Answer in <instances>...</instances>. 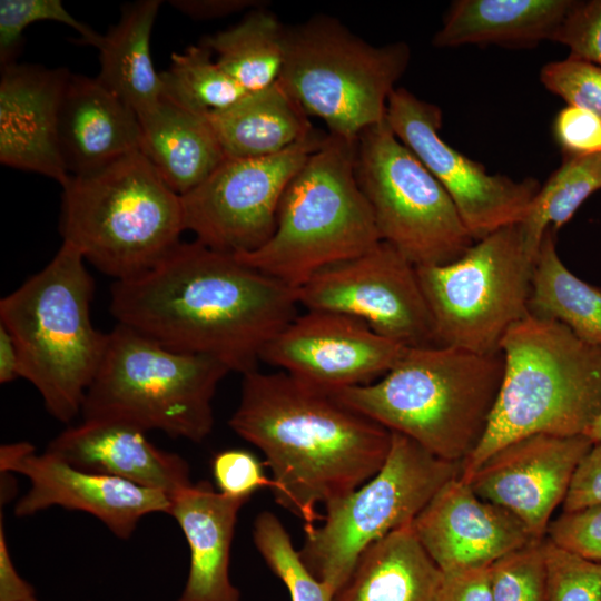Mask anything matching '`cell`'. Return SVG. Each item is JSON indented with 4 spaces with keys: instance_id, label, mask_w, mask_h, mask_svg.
<instances>
[{
    "instance_id": "obj_6",
    "label": "cell",
    "mask_w": 601,
    "mask_h": 601,
    "mask_svg": "<svg viewBox=\"0 0 601 601\" xmlns=\"http://www.w3.org/2000/svg\"><path fill=\"white\" fill-rule=\"evenodd\" d=\"M62 189L63 242L115 280L151 269L186 230L181 196L140 150L70 176Z\"/></svg>"
},
{
    "instance_id": "obj_1",
    "label": "cell",
    "mask_w": 601,
    "mask_h": 601,
    "mask_svg": "<svg viewBox=\"0 0 601 601\" xmlns=\"http://www.w3.org/2000/svg\"><path fill=\"white\" fill-rule=\"evenodd\" d=\"M297 289L197 242L179 243L139 276L115 280L110 313L178 352L230 372L257 370L265 346L298 314Z\"/></svg>"
},
{
    "instance_id": "obj_29",
    "label": "cell",
    "mask_w": 601,
    "mask_h": 601,
    "mask_svg": "<svg viewBox=\"0 0 601 601\" xmlns=\"http://www.w3.org/2000/svg\"><path fill=\"white\" fill-rule=\"evenodd\" d=\"M548 229L533 265L530 314L555 319L584 342L601 345V287L575 276L558 255Z\"/></svg>"
},
{
    "instance_id": "obj_26",
    "label": "cell",
    "mask_w": 601,
    "mask_h": 601,
    "mask_svg": "<svg viewBox=\"0 0 601 601\" xmlns=\"http://www.w3.org/2000/svg\"><path fill=\"white\" fill-rule=\"evenodd\" d=\"M572 0H457L450 6L432 43L532 47L551 40Z\"/></svg>"
},
{
    "instance_id": "obj_44",
    "label": "cell",
    "mask_w": 601,
    "mask_h": 601,
    "mask_svg": "<svg viewBox=\"0 0 601 601\" xmlns=\"http://www.w3.org/2000/svg\"><path fill=\"white\" fill-rule=\"evenodd\" d=\"M35 590L17 571L7 542L2 516L0 520V601H29Z\"/></svg>"
},
{
    "instance_id": "obj_38",
    "label": "cell",
    "mask_w": 601,
    "mask_h": 601,
    "mask_svg": "<svg viewBox=\"0 0 601 601\" xmlns=\"http://www.w3.org/2000/svg\"><path fill=\"white\" fill-rule=\"evenodd\" d=\"M264 465L256 455L242 449L219 451L210 464L217 491L247 501L257 491L266 487L272 491L274 487V481L267 476Z\"/></svg>"
},
{
    "instance_id": "obj_35",
    "label": "cell",
    "mask_w": 601,
    "mask_h": 601,
    "mask_svg": "<svg viewBox=\"0 0 601 601\" xmlns=\"http://www.w3.org/2000/svg\"><path fill=\"white\" fill-rule=\"evenodd\" d=\"M38 21H56L80 33L85 43L99 47L102 36L77 20L60 0H1L0 1V60L1 66L14 63L23 31Z\"/></svg>"
},
{
    "instance_id": "obj_16",
    "label": "cell",
    "mask_w": 601,
    "mask_h": 601,
    "mask_svg": "<svg viewBox=\"0 0 601 601\" xmlns=\"http://www.w3.org/2000/svg\"><path fill=\"white\" fill-rule=\"evenodd\" d=\"M407 348L356 317L307 309L265 346L260 361L312 386L334 392L381 378Z\"/></svg>"
},
{
    "instance_id": "obj_20",
    "label": "cell",
    "mask_w": 601,
    "mask_h": 601,
    "mask_svg": "<svg viewBox=\"0 0 601 601\" xmlns=\"http://www.w3.org/2000/svg\"><path fill=\"white\" fill-rule=\"evenodd\" d=\"M70 72L11 63L0 81V161L45 175L63 186L70 178L58 146V117Z\"/></svg>"
},
{
    "instance_id": "obj_36",
    "label": "cell",
    "mask_w": 601,
    "mask_h": 601,
    "mask_svg": "<svg viewBox=\"0 0 601 601\" xmlns=\"http://www.w3.org/2000/svg\"><path fill=\"white\" fill-rule=\"evenodd\" d=\"M550 601H601V563L571 553L546 536Z\"/></svg>"
},
{
    "instance_id": "obj_46",
    "label": "cell",
    "mask_w": 601,
    "mask_h": 601,
    "mask_svg": "<svg viewBox=\"0 0 601 601\" xmlns=\"http://www.w3.org/2000/svg\"><path fill=\"white\" fill-rule=\"evenodd\" d=\"M21 377L20 356L16 343L0 324V383L7 384Z\"/></svg>"
},
{
    "instance_id": "obj_17",
    "label": "cell",
    "mask_w": 601,
    "mask_h": 601,
    "mask_svg": "<svg viewBox=\"0 0 601 601\" xmlns=\"http://www.w3.org/2000/svg\"><path fill=\"white\" fill-rule=\"evenodd\" d=\"M0 471L29 481L28 491L14 505L18 518L52 506L82 511L126 540L146 515L170 510V496L161 491L76 467L48 451L39 454L28 442L1 445Z\"/></svg>"
},
{
    "instance_id": "obj_21",
    "label": "cell",
    "mask_w": 601,
    "mask_h": 601,
    "mask_svg": "<svg viewBox=\"0 0 601 601\" xmlns=\"http://www.w3.org/2000/svg\"><path fill=\"white\" fill-rule=\"evenodd\" d=\"M128 424L82 420L57 435L46 451L69 464L161 491L169 496L193 484L180 455L154 445Z\"/></svg>"
},
{
    "instance_id": "obj_31",
    "label": "cell",
    "mask_w": 601,
    "mask_h": 601,
    "mask_svg": "<svg viewBox=\"0 0 601 601\" xmlns=\"http://www.w3.org/2000/svg\"><path fill=\"white\" fill-rule=\"evenodd\" d=\"M600 189L601 154L563 158L562 165L541 185L519 223L526 248L534 259L545 231L560 229Z\"/></svg>"
},
{
    "instance_id": "obj_25",
    "label": "cell",
    "mask_w": 601,
    "mask_h": 601,
    "mask_svg": "<svg viewBox=\"0 0 601 601\" xmlns=\"http://www.w3.org/2000/svg\"><path fill=\"white\" fill-rule=\"evenodd\" d=\"M443 579L411 524L367 546L333 601H441Z\"/></svg>"
},
{
    "instance_id": "obj_3",
    "label": "cell",
    "mask_w": 601,
    "mask_h": 601,
    "mask_svg": "<svg viewBox=\"0 0 601 601\" xmlns=\"http://www.w3.org/2000/svg\"><path fill=\"white\" fill-rule=\"evenodd\" d=\"M503 371L501 352L413 347L381 378L331 393L433 455L462 464L485 434Z\"/></svg>"
},
{
    "instance_id": "obj_10",
    "label": "cell",
    "mask_w": 601,
    "mask_h": 601,
    "mask_svg": "<svg viewBox=\"0 0 601 601\" xmlns=\"http://www.w3.org/2000/svg\"><path fill=\"white\" fill-rule=\"evenodd\" d=\"M459 475L461 463L442 460L392 432L381 469L357 489L325 504L322 523L305 530L298 551L302 560L336 592L367 546L411 525L437 491Z\"/></svg>"
},
{
    "instance_id": "obj_9",
    "label": "cell",
    "mask_w": 601,
    "mask_h": 601,
    "mask_svg": "<svg viewBox=\"0 0 601 601\" xmlns=\"http://www.w3.org/2000/svg\"><path fill=\"white\" fill-rule=\"evenodd\" d=\"M410 60L404 41L374 46L336 18L317 14L285 27L278 81L328 134L357 139L385 119L388 97Z\"/></svg>"
},
{
    "instance_id": "obj_32",
    "label": "cell",
    "mask_w": 601,
    "mask_h": 601,
    "mask_svg": "<svg viewBox=\"0 0 601 601\" xmlns=\"http://www.w3.org/2000/svg\"><path fill=\"white\" fill-rule=\"evenodd\" d=\"M213 56L201 43L173 53L169 68L160 72L162 97L204 115L226 109L243 98L248 91Z\"/></svg>"
},
{
    "instance_id": "obj_18",
    "label": "cell",
    "mask_w": 601,
    "mask_h": 601,
    "mask_svg": "<svg viewBox=\"0 0 601 601\" xmlns=\"http://www.w3.org/2000/svg\"><path fill=\"white\" fill-rule=\"evenodd\" d=\"M592 445L584 434L528 435L495 451L464 481L481 499L519 518L535 539H544Z\"/></svg>"
},
{
    "instance_id": "obj_23",
    "label": "cell",
    "mask_w": 601,
    "mask_h": 601,
    "mask_svg": "<svg viewBox=\"0 0 601 601\" xmlns=\"http://www.w3.org/2000/svg\"><path fill=\"white\" fill-rule=\"evenodd\" d=\"M169 514L189 548V570L177 601H242L229 574L230 550L240 509L247 500L216 491L207 481L170 496Z\"/></svg>"
},
{
    "instance_id": "obj_12",
    "label": "cell",
    "mask_w": 601,
    "mask_h": 601,
    "mask_svg": "<svg viewBox=\"0 0 601 601\" xmlns=\"http://www.w3.org/2000/svg\"><path fill=\"white\" fill-rule=\"evenodd\" d=\"M355 175L381 240L416 267L452 263L474 244L446 190L386 119L357 137Z\"/></svg>"
},
{
    "instance_id": "obj_2",
    "label": "cell",
    "mask_w": 601,
    "mask_h": 601,
    "mask_svg": "<svg viewBox=\"0 0 601 601\" xmlns=\"http://www.w3.org/2000/svg\"><path fill=\"white\" fill-rule=\"evenodd\" d=\"M230 428L265 455L276 502L312 529L325 505L371 479L388 454L392 432L333 393L279 371L243 375Z\"/></svg>"
},
{
    "instance_id": "obj_30",
    "label": "cell",
    "mask_w": 601,
    "mask_h": 601,
    "mask_svg": "<svg viewBox=\"0 0 601 601\" xmlns=\"http://www.w3.org/2000/svg\"><path fill=\"white\" fill-rule=\"evenodd\" d=\"M200 43L248 92L279 80L285 55V26L263 7L250 10L236 26L207 36Z\"/></svg>"
},
{
    "instance_id": "obj_19",
    "label": "cell",
    "mask_w": 601,
    "mask_h": 601,
    "mask_svg": "<svg viewBox=\"0 0 601 601\" xmlns=\"http://www.w3.org/2000/svg\"><path fill=\"white\" fill-rule=\"evenodd\" d=\"M412 528L443 573L489 568L536 540L519 518L481 499L460 475L437 491Z\"/></svg>"
},
{
    "instance_id": "obj_24",
    "label": "cell",
    "mask_w": 601,
    "mask_h": 601,
    "mask_svg": "<svg viewBox=\"0 0 601 601\" xmlns=\"http://www.w3.org/2000/svg\"><path fill=\"white\" fill-rule=\"evenodd\" d=\"M138 117L139 150L179 196L200 185L227 158L207 115L162 97Z\"/></svg>"
},
{
    "instance_id": "obj_37",
    "label": "cell",
    "mask_w": 601,
    "mask_h": 601,
    "mask_svg": "<svg viewBox=\"0 0 601 601\" xmlns=\"http://www.w3.org/2000/svg\"><path fill=\"white\" fill-rule=\"evenodd\" d=\"M542 85L568 105L587 109L601 119V67L568 57L544 65Z\"/></svg>"
},
{
    "instance_id": "obj_43",
    "label": "cell",
    "mask_w": 601,
    "mask_h": 601,
    "mask_svg": "<svg viewBox=\"0 0 601 601\" xmlns=\"http://www.w3.org/2000/svg\"><path fill=\"white\" fill-rule=\"evenodd\" d=\"M489 568L443 573L441 601H494Z\"/></svg>"
},
{
    "instance_id": "obj_11",
    "label": "cell",
    "mask_w": 601,
    "mask_h": 601,
    "mask_svg": "<svg viewBox=\"0 0 601 601\" xmlns=\"http://www.w3.org/2000/svg\"><path fill=\"white\" fill-rule=\"evenodd\" d=\"M534 260L513 224L474 242L452 263L416 267L437 344L500 352L508 331L530 314Z\"/></svg>"
},
{
    "instance_id": "obj_48",
    "label": "cell",
    "mask_w": 601,
    "mask_h": 601,
    "mask_svg": "<svg viewBox=\"0 0 601 601\" xmlns=\"http://www.w3.org/2000/svg\"><path fill=\"white\" fill-rule=\"evenodd\" d=\"M29 601H39V600H38L37 598H33V599H31V600H29Z\"/></svg>"
},
{
    "instance_id": "obj_45",
    "label": "cell",
    "mask_w": 601,
    "mask_h": 601,
    "mask_svg": "<svg viewBox=\"0 0 601 601\" xmlns=\"http://www.w3.org/2000/svg\"><path fill=\"white\" fill-rule=\"evenodd\" d=\"M170 3L184 14L197 20L221 18L264 6L257 0H174Z\"/></svg>"
},
{
    "instance_id": "obj_34",
    "label": "cell",
    "mask_w": 601,
    "mask_h": 601,
    "mask_svg": "<svg viewBox=\"0 0 601 601\" xmlns=\"http://www.w3.org/2000/svg\"><path fill=\"white\" fill-rule=\"evenodd\" d=\"M494 601H550L544 539H536L489 568Z\"/></svg>"
},
{
    "instance_id": "obj_13",
    "label": "cell",
    "mask_w": 601,
    "mask_h": 601,
    "mask_svg": "<svg viewBox=\"0 0 601 601\" xmlns=\"http://www.w3.org/2000/svg\"><path fill=\"white\" fill-rule=\"evenodd\" d=\"M326 134L315 131L267 157L226 158L181 196L185 229L194 233L197 242L223 253L242 255L258 249L274 233L289 181Z\"/></svg>"
},
{
    "instance_id": "obj_39",
    "label": "cell",
    "mask_w": 601,
    "mask_h": 601,
    "mask_svg": "<svg viewBox=\"0 0 601 601\" xmlns=\"http://www.w3.org/2000/svg\"><path fill=\"white\" fill-rule=\"evenodd\" d=\"M552 41L570 49V57L601 67V0L574 1Z\"/></svg>"
},
{
    "instance_id": "obj_28",
    "label": "cell",
    "mask_w": 601,
    "mask_h": 601,
    "mask_svg": "<svg viewBox=\"0 0 601 601\" xmlns=\"http://www.w3.org/2000/svg\"><path fill=\"white\" fill-rule=\"evenodd\" d=\"M161 1L141 0L124 7L119 21L102 36L96 77L137 115L156 106L164 86L150 55V37Z\"/></svg>"
},
{
    "instance_id": "obj_27",
    "label": "cell",
    "mask_w": 601,
    "mask_h": 601,
    "mask_svg": "<svg viewBox=\"0 0 601 601\" xmlns=\"http://www.w3.org/2000/svg\"><path fill=\"white\" fill-rule=\"evenodd\" d=\"M227 158L279 154L316 129L299 102L277 81L207 115Z\"/></svg>"
},
{
    "instance_id": "obj_5",
    "label": "cell",
    "mask_w": 601,
    "mask_h": 601,
    "mask_svg": "<svg viewBox=\"0 0 601 601\" xmlns=\"http://www.w3.org/2000/svg\"><path fill=\"white\" fill-rule=\"evenodd\" d=\"M93 294L85 258L62 242L40 272L0 300V324L18 348L21 377L62 423L81 414L107 347L108 333L91 322Z\"/></svg>"
},
{
    "instance_id": "obj_47",
    "label": "cell",
    "mask_w": 601,
    "mask_h": 601,
    "mask_svg": "<svg viewBox=\"0 0 601 601\" xmlns=\"http://www.w3.org/2000/svg\"><path fill=\"white\" fill-rule=\"evenodd\" d=\"M593 443L601 441V413L585 434Z\"/></svg>"
},
{
    "instance_id": "obj_14",
    "label": "cell",
    "mask_w": 601,
    "mask_h": 601,
    "mask_svg": "<svg viewBox=\"0 0 601 601\" xmlns=\"http://www.w3.org/2000/svg\"><path fill=\"white\" fill-rule=\"evenodd\" d=\"M297 296L307 309L356 317L405 347L439 345L416 266L383 240L319 270L297 289Z\"/></svg>"
},
{
    "instance_id": "obj_42",
    "label": "cell",
    "mask_w": 601,
    "mask_h": 601,
    "mask_svg": "<svg viewBox=\"0 0 601 601\" xmlns=\"http://www.w3.org/2000/svg\"><path fill=\"white\" fill-rule=\"evenodd\" d=\"M601 504V441L579 463L562 504L563 512Z\"/></svg>"
},
{
    "instance_id": "obj_22",
    "label": "cell",
    "mask_w": 601,
    "mask_h": 601,
    "mask_svg": "<svg viewBox=\"0 0 601 601\" xmlns=\"http://www.w3.org/2000/svg\"><path fill=\"white\" fill-rule=\"evenodd\" d=\"M140 139V120L132 107L97 78L69 75L59 108L58 146L70 176L139 150Z\"/></svg>"
},
{
    "instance_id": "obj_8",
    "label": "cell",
    "mask_w": 601,
    "mask_h": 601,
    "mask_svg": "<svg viewBox=\"0 0 601 601\" xmlns=\"http://www.w3.org/2000/svg\"><path fill=\"white\" fill-rule=\"evenodd\" d=\"M229 372L213 357L170 349L117 323L87 390L82 420L158 430L200 443L211 433V402Z\"/></svg>"
},
{
    "instance_id": "obj_4",
    "label": "cell",
    "mask_w": 601,
    "mask_h": 601,
    "mask_svg": "<svg viewBox=\"0 0 601 601\" xmlns=\"http://www.w3.org/2000/svg\"><path fill=\"white\" fill-rule=\"evenodd\" d=\"M497 401L485 434L461 464L467 479L490 455L521 437L587 434L601 413V345L555 321L529 314L500 344Z\"/></svg>"
},
{
    "instance_id": "obj_41",
    "label": "cell",
    "mask_w": 601,
    "mask_h": 601,
    "mask_svg": "<svg viewBox=\"0 0 601 601\" xmlns=\"http://www.w3.org/2000/svg\"><path fill=\"white\" fill-rule=\"evenodd\" d=\"M552 132L564 157L601 154V119L587 109L563 107L553 120Z\"/></svg>"
},
{
    "instance_id": "obj_40",
    "label": "cell",
    "mask_w": 601,
    "mask_h": 601,
    "mask_svg": "<svg viewBox=\"0 0 601 601\" xmlns=\"http://www.w3.org/2000/svg\"><path fill=\"white\" fill-rule=\"evenodd\" d=\"M546 538L571 553L601 563V504L562 511L550 522Z\"/></svg>"
},
{
    "instance_id": "obj_33",
    "label": "cell",
    "mask_w": 601,
    "mask_h": 601,
    "mask_svg": "<svg viewBox=\"0 0 601 601\" xmlns=\"http://www.w3.org/2000/svg\"><path fill=\"white\" fill-rule=\"evenodd\" d=\"M253 541L270 571L285 584L290 601H333L335 590L309 571L275 514L264 511L256 516Z\"/></svg>"
},
{
    "instance_id": "obj_15",
    "label": "cell",
    "mask_w": 601,
    "mask_h": 601,
    "mask_svg": "<svg viewBox=\"0 0 601 601\" xmlns=\"http://www.w3.org/2000/svg\"><path fill=\"white\" fill-rule=\"evenodd\" d=\"M385 119L446 190L475 242L523 219L541 184L530 177L514 180L489 174L482 164L450 146L440 135L443 117L436 105L396 87Z\"/></svg>"
},
{
    "instance_id": "obj_7",
    "label": "cell",
    "mask_w": 601,
    "mask_h": 601,
    "mask_svg": "<svg viewBox=\"0 0 601 601\" xmlns=\"http://www.w3.org/2000/svg\"><path fill=\"white\" fill-rule=\"evenodd\" d=\"M356 139L326 134L289 181L274 233L242 263L298 289L319 270L381 242L355 175Z\"/></svg>"
}]
</instances>
